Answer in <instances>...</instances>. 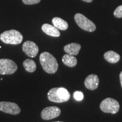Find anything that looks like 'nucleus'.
I'll list each match as a JSON object with an SVG mask.
<instances>
[{
	"mask_svg": "<svg viewBox=\"0 0 122 122\" xmlns=\"http://www.w3.org/2000/svg\"><path fill=\"white\" fill-rule=\"evenodd\" d=\"M40 62L42 68L48 74H53L57 71L58 63L54 56L50 53L45 51L40 56Z\"/></svg>",
	"mask_w": 122,
	"mask_h": 122,
	"instance_id": "1",
	"label": "nucleus"
},
{
	"mask_svg": "<svg viewBox=\"0 0 122 122\" xmlns=\"http://www.w3.org/2000/svg\"><path fill=\"white\" fill-rule=\"evenodd\" d=\"M71 94L67 90L64 88H54L48 92L49 100L56 103H62L68 101Z\"/></svg>",
	"mask_w": 122,
	"mask_h": 122,
	"instance_id": "2",
	"label": "nucleus"
},
{
	"mask_svg": "<svg viewBox=\"0 0 122 122\" xmlns=\"http://www.w3.org/2000/svg\"><path fill=\"white\" fill-rule=\"evenodd\" d=\"M23 39L21 33L15 30H6L0 35V40L5 44L18 45L22 42Z\"/></svg>",
	"mask_w": 122,
	"mask_h": 122,
	"instance_id": "3",
	"label": "nucleus"
},
{
	"mask_svg": "<svg viewBox=\"0 0 122 122\" xmlns=\"http://www.w3.org/2000/svg\"><path fill=\"white\" fill-rule=\"evenodd\" d=\"M100 109L106 113L115 114L119 110L120 105L118 101L111 98H107L100 103Z\"/></svg>",
	"mask_w": 122,
	"mask_h": 122,
	"instance_id": "4",
	"label": "nucleus"
},
{
	"mask_svg": "<svg viewBox=\"0 0 122 122\" xmlns=\"http://www.w3.org/2000/svg\"><path fill=\"white\" fill-rule=\"evenodd\" d=\"M74 19L79 27L82 30L88 32H93L96 30V26L94 23L81 14H76Z\"/></svg>",
	"mask_w": 122,
	"mask_h": 122,
	"instance_id": "5",
	"label": "nucleus"
},
{
	"mask_svg": "<svg viewBox=\"0 0 122 122\" xmlns=\"http://www.w3.org/2000/svg\"><path fill=\"white\" fill-rule=\"evenodd\" d=\"M18 70V66L13 60L0 59V75H11Z\"/></svg>",
	"mask_w": 122,
	"mask_h": 122,
	"instance_id": "6",
	"label": "nucleus"
},
{
	"mask_svg": "<svg viewBox=\"0 0 122 122\" xmlns=\"http://www.w3.org/2000/svg\"><path fill=\"white\" fill-rule=\"evenodd\" d=\"M0 110L5 113L11 115H18L20 112L21 109L16 103L11 102H0Z\"/></svg>",
	"mask_w": 122,
	"mask_h": 122,
	"instance_id": "7",
	"label": "nucleus"
},
{
	"mask_svg": "<svg viewBox=\"0 0 122 122\" xmlns=\"http://www.w3.org/2000/svg\"><path fill=\"white\" fill-rule=\"evenodd\" d=\"M61 113V109L58 107L49 106L42 110L41 113V117L44 120H51L59 117Z\"/></svg>",
	"mask_w": 122,
	"mask_h": 122,
	"instance_id": "8",
	"label": "nucleus"
},
{
	"mask_svg": "<svg viewBox=\"0 0 122 122\" xmlns=\"http://www.w3.org/2000/svg\"><path fill=\"white\" fill-rule=\"evenodd\" d=\"M23 51L27 56L30 58H35L37 56L39 52V47L31 41H26L23 44Z\"/></svg>",
	"mask_w": 122,
	"mask_h": 122,
	"instance_id": "9",
	"label": "nucleus"
},
{
	"mask_svg": "<svg viewBox=\"0 0 122 122\" xmlns=\"http://www.w3.org/2000/svg\"><path fill=\"white\" fill-rule=\"evenodd\" d=\"M99 78L95 74H91L88 75L84 81L85 87L89 90H95L98 88L99 85Z\"/></svg>",
	"mask_w": 122,
	"mask_h": 122,
	"instance_id": "10",
	"label": "nucleus"
},
{
	"mask_svg": "<svg viewBox=\"0 0 122 122\" xmlns=\"http://www.w3.org/2000/svg\"><path fill=\"white\" fill-rule=\"evenodd\" d=\"M41 29L44 33L50 36L57 37L60 36L61 35V33L59 31L58 29L51 24L47 23L44 24L42 25Z\"/></svg>",
	"mask_w": 122,
	"mask_h": 122,
	"instance_id": "11",
	"label": "nucleus"
},
{
	"mask_svg": "<svg viewBox=\"0 0 122 122\" xmlns=\"http://www.w3.org/2000/svg\"><path fill=\"white\" fill-rule=\"evenodd\" d=\"M81 45L77 43H71L64 47V50L68 54L76 56L79 54L81 49Z\"/></svg>",
	"mask_w": 122,
	"mask_h": 122,
	"instance_id": "12",
	"label": "nucleus"
},
{
	"mask_svg": "<svg viewBox=\"0 0 122 122\" xmlns=\"http://www.w3.org/2000/svg\"><path fill=\"white\" fill-rule=\"evenodd\" d=\"M104 58L107 62L111 63H116L120 60V55L115 51L110 50L104 54Z\"/></svg>",
	"mask_w": 122,
	"mask_h": 122,
	"instance_id": "13",
	"label": "nucleus"
},
{
	"mask_svg": "<svg viewBox=\"0 0 122 122\" xmlns=\"http://www.w3.org/2000/svg\"><path fill=\"white\" fill-rule=\"evenodd\" d=\"M62 62L67 66L74 67L77 65V60L73 55L67 54L64 55L62 57Z\"/></svg>",
	"mask_w": 122,
	"mask_h": 122,
	"instance_id": "14",
	"label": "nucleus"
},
{
	"mask_svg": "<svg viewBox=\"0 0 122 122\" xmlns=\"http://www.w3.org/2000/svg\"><path fill=\"white\" fill-rule=\"evenodd\" d=\"M52 23L54 26L58 30H65L68 27V23L65 20L58 17H55L52 19Z\"/></svg>",
	"mask_w": 122,
	"mask_h": 122,
	"instance_id": "15",
	"label": "nucleus"
},
{
	"mask_svg": "<svg viewBox=\"0 0 122 122\" xmlns=\"http://www.w3.org/2000/svg\"><path fill=\"white\" fill-rule=\"evenodd\" d=\"M23 65L24 69L28 72H33L36 70V64L34 61L30 59H27L24 61Z\"/></svg>",
	"mask_w": 122,
	"mask_h": 122,
	"instance_id": "16",
	"label": "nucleus"
},
{
	"mask_svg": "<svg viewBox=\"0 0 122 122\" xmlns=\"http://www.w3.org/2000/svg\"><path fill=\"white\" fill-rule=\"evenodd\" d=\"M114 15L116 18H122V5L118 6L114 12Z\"/></svg>",
	"mask_w": 122,
	"mask_h": 122,
	"instance_id": "17",
	"label": "nucleus"
},
{
	"mask_svg": "<svg viewBox=\"0 0 122 122\" xmlns=\"http://www.w3.org/2000/svg\"><path fill=\"white\" fill-rule=\"evenodd\" d=\"M74 97L75 99L77 101H81L84 98L83 93L81 92L76 91L74 93Z\"/></svg>",
	"mask_w": 122,
	"mask_h": 122,
	"instance_id": "18",
	"label": "nucleus"
},
{
	"mask_svg": "<svg viewBox=\"0 0 122 122\" xmlns=\"http://www.w3.org/2000/svg\"><path fill=\"white\" fill-rule=\"evenodd\" d=\"M23 2L25 5H34L37 4L41 1V0H22Z\"/></svg>",
	"mask_w": 122,
	"mask_h": 122,
	"instance_id": "19",
	"label": "nucleus"
},
{
	"mask_svg": "<svg viewBox=\"0 0 122 122\" xmlns=\"http://www.w3.org/2000/svg\"><path fill=\"white\" fill-rule=\"evenodd\" d=\"M119 78H120V84H121V86L122 87V71L120 72L119 75Z\"/></svg>",
	"mask_w": 122,
	"mask_h": 122,
	"instance_id": "20",
	"label": "nucleus"
},
{
	"mask_svg": "<svg viewBox=\"0 0 122 122\" xmlns=\"http://www.w3.org/2000/svg\"><path fill=\"white\" fill-rule=\"evenodd\" d=\"M82 1H84L86 2H92L93 1V0H82Z\"/></svg>",
	"mask_w": 122,
	"mask_h": 122,
	"instance_id": "21",
	"label": "nucleus"
},
{
	"mask_svg": "<svg viewBox=\"0 0 122 122\" xmlns=\"http://www.w3.org/2000/svg\"></svg>",
	"mask_w": 122,
	"mask_h": 122,
	"instance_id": "22",
	"label": "nucleus"
}]
</instances>
